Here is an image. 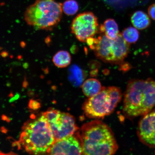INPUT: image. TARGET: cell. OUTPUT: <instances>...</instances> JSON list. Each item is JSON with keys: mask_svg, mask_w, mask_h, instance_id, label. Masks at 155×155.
<instances>
[{"mask_svg": "<svg viewBox=\"0 0 155 155\" xmlns=\"http://www.w3.org/2000/svg\"><path fill=\"white\" fill-rule=\"evenodd\" d=\"M155 106V81L133 79L128 82L123 112L130 119L144 116Z\"/></svg>", "mask_w": 155, "mask_h": 155, "instance_id": "1", "label": "cell"}, {"mask_svg": "<svg viewBox=\"0 0 155 155\" xmlns=\"http://www.w3.org/2000/svg\"><path fill=\"white\" fill-rule=\"evenodd\" d=\"M79 134L83 155H111L118 150L113 131L102 121L96 120L84 124Z\"/></svg>", "mask_w": 155, "mask_h": 155, "instance_id": "2", "label": "cell"}, {"mask_svg": "<svg viewBox=\"0 0 155 155\" xmlns=\"http://www.w3.org/2000/svg\"><path fill=\"white\" fill-rule=\"evenodd\" d=\"M55 140L47 119L42 113L24 124L19 144L30 154L47 153Z\"/></svg>", "mask_w": 155, "mask_h": 155, "instance_id": "3", "label": "cell"}, {"mask_svg": "<svg viewBox=\"0 0 155 155\" xmlns=\"http://www.w3.org/2000/svg\"><path fill=\"white\" fill-rule=\"evenodd\" d=\"M62 13V3L55 0H36L27 8L24 18L37 30L51 31L59 24Z\"/></svg>", "mask_w": 155, "mask_h": 155, "instance_id": "4", "label": "cell"}, {"mask_svg": "<svg viewBox=\"0 0 155 155\" xmlns=\"http://www.w3.org/2000/svg\"><path fill=\"white\" fill-rule=\"evenodd\" d=\"M121 98V91L118 87H103L98 94L84 102L82 110L87 117L101 119L112 114Z\"/></svg>", "mask_w": 155, "mask_h": 155, "instance_id": "5", "label": "cell"}, {"mask_svg": "<svg viewBox=\"0 0 155 155\" xmlns=\"http://www.w3.org/2000/svg\"><path fill=\"white\" fill-rule=\"evenodd\" d=\"M43 114L49 124L55 141L74 134L78 130L74 117L68 113L51 108Z\"/></svg>", "mask_w": 155, "mask_h": 155, "instance_id": "6", "label": "cell"}, {"mask_svg": "<svg viewBox=\"0 0 155 155\" xmlns=\"http://www.w3.org/2000/svg\"><path fill=\"white\" fill-rule=\"evenodd\" d=\"M97 18L90 12L81 13L75 17L71 26V32L81 42L93 37L99 30Z\"/></svg>", "mask_w": 155, "mask_h": 155, "instance_id": "7", "label": "cell"}, {"mask_svg": "<svg viewBox=\"0 0 155 155\" xmlns=\"http://www.w3.org/2000/svg\"><path fill=\"white\" fill-rule=\"evenodd\" d=\"M80 134L72 135L55 141L48 151L50 155H83Z\"/></svg>", "mask_w": 155, "mask_h": 155, "instance_id": "8", "label": "cell"}, {"mask_svg": "<svg viewBox=\"0 0 155 155\" xmlns=\"http://www.w3.org/2000/svg\"><path fill=\"white\" fill-rule=\"evenodd\" d=\"M137 134L143 144L155 149V109L143 116L138 124Z\"/></svg>", "mask_w": 155, "mask_h": 155, "instance_id": "9", "label": "cell"}, {"mask_svg": "<svg viewBox=\"0 0 155 155\" xmlns=\"http://www.w3.org/2000/svg\"><path fill=\"white\" fill-rule=\"evenodd\" d=\"M98 38V44L94 50L95 55L104 62L114 64L112 40L103 34Z\"/></svg>", "mask_w": 155, "mask_h": 155, "instance_id": "10", "label": "cell"}, {"mask_svg": "<svg viewBox=\"0 0 155 155\" xmlns=\"http://www.w3.org/2000/svg\"><path fill=\"white\" fill-rule=\"evenodd\" d=\"M112 42L114 64L120 65L124 62V61L128 55L130 46L120 33L115 39L112 40Z\"/></svg>", "mask_w": 155, "mask_h": 155, "instance_id": "11", "label": "cell"}, {"mask_svg": "<svg viewBox=\"0 0 155 155\" xmlns=\"http://www.w3.org/2000/svg\"><path fill=\"white\" fill-rule=\"evenodd\" d=\"M99 32L111 40L115 39L120 34L117 23L112 18L106 19L103 24L101 25Z\"/></svg>", "mask_w": 155, "mask_h": 155, "instance_id": "12", "label": "cell"}, {"mask_svg": "<svg viewBox=\"0 0 155 155\" xmlns=\"http://www.w3.org/2000/svg\"><path fill=\"white\" fill-rule=\"evenodd\" d=\"M131 21L134 27L139 30L148 28L151 24L150 16L142 11H136L132 15Z\"/></svg>", "mask_w": 155, "mask_h": 155, "instance_id": "13", "label": "cell"}, {"mask_svg": "<svg viewBox=\"0 0 155 155\" xmlns=\"http://www.w3.org/2000/svg\"><path fill=\"white\" fill-rule=\"evenodd\" d=\"M83 94L87 97L96 95L101 90L102 87L100 81L94 78L87 79L82 86Z\"/></svg>", "mask_w": 155, "mask_h": 155, "instance_id": "14", "label": "cell"}, {"mask_svg": "<svg viewBox=\"0 0 155 155\" xmlns=\"http://www.w3.org/2000/svg\"><path fill=\"white\" fill-rule=\"evenodd\" d=\"M85 77V72L78 65L73 64L70 67L69 79L75 86H79L82 84Z\"/></svg>", "mask_w": 155, "mask_h": 155, "instance_id": "15", "label": "cell"}, {"mask_svg": "<svg viewBox=\"0 0 155 155\" xmlns=\"http://www.w3.org/2000/svg\"><path fill=\"white\" fill-rule=\"evenodd\" d=\"M52 60L55 66L59 68H64L70 64L71 56L68 52L65 50H60L54 55Z\"/></svg>", "mask_w": 155, "mask_h": 155, "instance_id": "16", "label": "cell"}, {"mask_svg": "<svg viewBox=\"0 0 155 155\" xmlns=\"http://www.w3.org/2000/svg\"><path fill=\"white\" fill-rule=\"evenodd\" d=\"M121 35L126 41L129 44L135 43L138 40L140 35L137 29L131 26L125 28Z\"/></svg>", "mask_w": 155, "mask_h": 155, "instance_id": "17", "label": "cell"}, {"mask_svg": "<svg viewBox=\"0 0 155 155\" xmlns=\"http://www.w3.org/2000/svg\"><path fill=\"white\" fill-rule=\"evenodd\" d=\"M79 5L75 0H66L62 4L63 12L65 15H73L78 11Z\"/></svg>", "mask_w": 155, "mask_h": 155, "instance_id": "18", "label": "cell"}, {"mask_svg": "<svg viewBox=\"0 0 155 155\" xmlns=\"http://www.w3.org/2000/svg\"><path fill=\"white\" fill-rule=\"evenodd\" d=\"M86 42L91 49L94 50L98 44V38H90L87 39Z\"/></svg>", "mask_w": 155, "mask_h": 155, "instance_id": "19", "label": "cell"}, {"mask_svg": "<svg viewBox=\"0 0 155 155\" xmlns=\"http://www.w3.org/2000/svg\"><path fill=\"white\" fill-rule=\"evenodd\" d=\"M41 107V104L37 101L31 100L29 104V107L31 109L33 110H38Z\"/></svg>", "mask_w": 155, "mask_h": 155, "instance_id": "20", "label": "cell"}, {"mask_svg": "<svg viewBox=\"0 0 155 155\" xmlns=\"http://www.w3.org/2000/svg\"><path fill=\"white\" fill-rule=\"evenodd\" d=\"M148 11L149 16L155 21V3L153 4L149 7Z\"/></svg>", "mask_w": 155, "mask_h": 155, "instance_id": "21", "label": "cell"}, {"mask_svg": "<svg viewBox=\"0 0 155 155\" xmlns=\"http://www.w3.org/2000/svg\"><path fill=\"white\" fill-rule=\"evenodd\" d=\"M120 69L121 71H127L129 70L131 68V65L129 63L125 62H124L119 65Z\"/></svg>", "mask_w": 155, "mask_h": 155, "instance_id": "22", "label": "cell"}]
</instances>
